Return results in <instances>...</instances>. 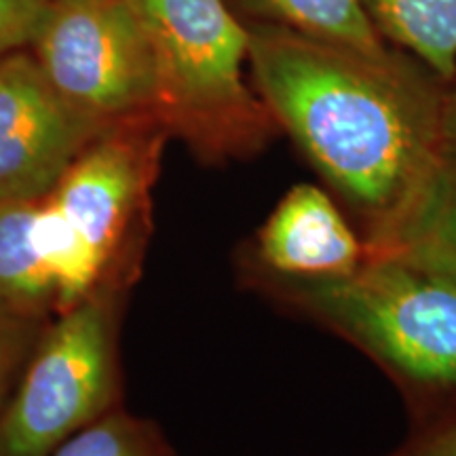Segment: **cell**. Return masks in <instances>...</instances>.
Listing matches in <instances>:
<instances>
[{
	"label": "cell",
	"mask_w": 456,
	"mask_h": 456,
	"mask_svg": "<svg viewBox=\"0 0 456 456\" xmlns=\"http://www.w3.org/2000/svg\"><path fill=\"white\" fill-rule=\"evenodd\" d=\"M245 24H271L363 51L389 49L362 0H226Z\"/></svg>",
	"instance_id": "cell-11"
},
{
	"label": "cell",
	"mask_w": 456,
	"mask_h": 456,
	"mask_svg": "<svg viewBox=\"0 0 456 456\" xmlns=\"http://www.w3.org/2000/svg\"><path fill=\"white\" fill-rule=\"evenodd\" d=\"M151 49L157 112L203 165L248 161L277 138L249 72V28L226 0H125Z\"/></svg>",
	"instance_id": "cell-3"
},
{
	"label": "cell",
	"mask_w": 456,
	"mask_h": 456,
	"mask_svg": "<svg viewBox=\"0 0 456 456\" xmlns=\"http://www.w3.org/2000/svg\"><path fill=\"white\" fill-rule=\"evenodd\" d=\"M237 262L249 292L372 359L402 395L408 423L456 402V279L399 258H368L336 279Z\"/></svg>",
	"instance_id": "cell-2"
},
{
	"label": "cell",
	"mask_w": 456,
	"mask_h": 456,
	"mask_svg": "<svg viewBox=\"0 0 456 456\" xmlns=\"http://www.w3.org/2000/svg\"><path fill=\"white\" fill-rule=\"evenodd\" d=\"M376 30L395 49L452 83L456 77V0H362Z\"/></svg>",
	"instance_id": "cell-10"
},
{
	"label": "cell",
	"mask_w": 456,
	"mask_h": 456,
	"mask_svg": "<svg viewBox=\"0 0 456 456\" xmlns=\"http://www.w3.org/2000/svg\"><path fill=\"white\" fill-rule=\"evenodd\" d=\"M171 140L159 114L100 131L43 197L98 266L102 283L134 288L152 228V191Z\"/></svg>",
	"instance_id": "cell-5"
},
{
	"label": "cell",
	"mask_w": 456,
	"mask_h": 456,
	"mask_svg": "<svg viewBox=\"0 0 456 456\" xmlns=\"http://www.w3.org/2000/svg\"><path fill=\"white\" fill-rule=\"evenodd\" d=\"M45 13V0H0V57L28 49Z\"/></svg>",
	"instance_id": "cell-16"
},
{
	"label": "cell",
	"mask_w": 456,
	"mask_h": 456,
	"mask_svg": "<svg viewBox=\"0 0 456 456\" xmlns=\"http://www.w3.org/2000/svg\"><path fill=\"white\" fill-rule=\"evenodd\" d=\"M249 81L366 243L383 256L450 161L448 83L402 49L379 53L248 24Z\"/></svg>",
	"instance_id": "cell-1"
},
{
	"label": "cell",
	"mask_w": 456,
	"mask_h": 456,
	"mask_svg": "<svg viewBox=\"0 0 456 456\" xmlns=\"http://www.w3.org/2000/svg\"><path fill=\"white\" fill-rule=\"evenodd\" d=\"M104 129L57 94L30 49L0 57V203L47 197Z\"/></svg>",
	"instance_id": "cell-7"
},
{
	"label": "cell",
	"mask_w": 456,
	"mask_h": 456,
	"mask_svg": "<svg viewBox=\"0 0 456 456\" xmlns=\"http://www.w3.org/2000/svg\"><path fill=\"white\" fill-rule=\"evenodd\" d=\"M28 49L57 94L102 127L159 114L151 49L125 0H45Z\"/></svg>",
	"instance_id": "cell-6"
},
{
	"label": "cell",
	"mask_w": 456,
	"mask_h": 456,
	"mask_svg": "<svg viewBox=\"0 0 456 456\" xmlns=\"http://www.w3.org/2000/svg\"><path fill=\"white\" fill-rule=\"evenodd\" d=\"M47 326L49 322L28 317L0 300V412L13 395Z\"/></svg>",
	"instance_id": "cell-14"
},
{
	"label": "cell",
	"mask_w": 456,
	"mask_h": 456,
	"mask_svg": "<svg viewBox=\"0 0 456 456\" xmlns=\"http://www.w3.org/2000/svg\"><path fill=\"white\" fill-rule=\"evenodd\" d=\"M131 285L100 283L55 315L0 412V456H51L123 406L121 330Z\"/></svg>",
	"instance_id": "cell-4"
},
{
	"label": "cell",
	"mask_w": 456,
	"mask_h": 456,
	"mask_svg": "<svg viewBox=\"0 0 456 456\" xmlns=\"http://www.w3.org/2000/svg\"><path fill=\"white\" fill-rule=\"evenodd\" d=\"M51 456H175L161 427L118 406L83 427Z\"/></svg>",
	"instance_id": "cell-13"
},
{
	"label": "cell",
	"mask_w": 456,
	"mask_h": 456,
	"mask_svg": "<svg viewBox=\"0 0 456 456\" xmlns=\"http://www.w3.org/2000/svg\"><path fill=\"white\" fill-rule=\"evenodd\" d=\"M38 201L0 203V300L51 322L57 315V288L38 245Z\"/></svg>",
	"instance_id": "cell-9"
},
{
	"label": "cell",
	"mask_w": 456,
	"mask_h": 456,
	"mask_svg": "<svg viewBox=\"0 0 456 456\" xmlns=\"http://www.w3.org/2000/svg\"><path fill=\"white\" fill-rule=\"evenodd\" d=\"M385 456H456V402L408 423L403 442Z\"/></svg>",
	"instance_id": "cell-15"
},
{
	"label": "cell",
	"mask_w": 456,
	"mask_h": 456,
	"mask_svg": "<svg viewBox=\"0 0 456 456\" xmlns=\"http://www.w3.org/2000/svg\"><path fill=\"white\" fill-rule=\"evenodd\" d=\"M374 258H399L456 279V161L442 178L395 245Z\"/></svg>",
	"instance_id": "cell-12"
},
{
	"label": "cell",
	"mask_w": 456,
	"mask_h": 456,
	"mask_svg": "<svg viewBox=\"0 0 456 456\" xmlns=\"http://www.w3.org/2000/svg\"><path fill=\"white\" fill-rule=\"evenodd\" d=\"M446 140L448 155L456 161V77L448 83V104H446Z\"/></svg>",
	"instance_id": "cell-17"
},
{
	"label": "cell",
	"mask_w": 456,
	"mask_h": 456,
	"mask_svg": "<svg viewBox=\"0 0 456 456\" xmlns=\"http://www.w3.org/2000/svg\"><path fill=\"white\" fill-rule=\"evenodd\" d=\"M239 258L294 279H336L368 260L362 235L326 188L300 182L279 199Z\"/></svg>",
	"instance_id": "cell-8"
}]
</instances>
